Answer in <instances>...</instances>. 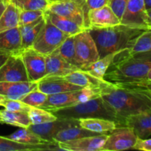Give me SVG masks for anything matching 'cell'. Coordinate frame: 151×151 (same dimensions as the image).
Instances as JSON below:
<instances>
[{
  "instance_id": "obj_1",
  "label": "cell",
  "mask_w": 151,
  "mask_h": 151,
  "mask_svg": "<svg viewBox=\"0 0 151 151\" xmlns=\"http://www.w3.org/2000/svg\"><path fill=\"white\" fill-rule=\"evenodd\" d=\"M151 51L130 55L127 49L118 51L104 75L117 86L151 90Z\"/></svg>"
},
{
  "instance_id": "obj_2",
  "label": "cell",
  "mask_w": 151,
  "mask_h": 151,
  "mask_svg": "<svg viewBox=\"0 0 151 151\" xmlns=\"http://www.w3.org/2000/svg\"><path fill=\"white\" fill-rule=\"evenodd\" d=\"M100 96L122 118L151 111V90L124 88L109 83L101 88Z\"/></svg>"
},
{
  "instance_id": "obj_3",
  "label": "cell",
  "mask_w": 151,
  "mask_h": 151,
  "mask_svg": "<svg viewBox=\"0 0 151 151\" xmlns=\"http://www.w3.org/2000/svg\"><path fill=\"white\" fill-rule=\"evenodd\" d=\"M97 47L99 57L130 49L137 38L147 30L119 24L102 29H88Z\"/></svg>"
},
{
  "instance_id": "obj_4",
  "label": "cell",
  "mask_w": 151,
  "mask_h": 151,
  "mask_svg": "<svg viewBox=\"0 0 151 151\" xmlns=\"http://www.w3.org/2000/svg\"><path fill=\"white\" fill-rule=\"evenodd\" d=\"M51 112L57 118H72L75 119L101 118L114 121L116 122L117 128L125 127V118L119 116L101 96L75 106L51 111Z\"/></svg>"
},
{
  "instance_id": "obj_5",
  "label": "cell",
  "mask_w": 151,
  "mask_h": 151,
  "mask_svg": "<svg viewBox=\"0 0 151 151\" xmlns=\"http://www.w3.org/2000/svg\"><path fill=\"white\" fill-rule=\"evenodd\" d=\"M100 91L101 89L97 88H82L75 91L50 94L41 109L51 111L62 108L75 106L99 97L100 96Z\"/></svg>"
},
{
  "instance_id": "obj_6",
  "label": "cell",
  "mask_w": 151,
  "mask_h": 151,
  "mask_svg": "<svg viewBox=\"0 0 151 151\" xmlns=\"http://www.w3.org/2000/svg\"><path fill=\"white\" fill-rule=\"evenodd\" d=\"M45 10L68 18L83 29L88 28V10L86 0H58L50 3Z\"/></svg>"
},
{
  "instance_id": "obj_7",
  "label": "cell",
  "mask_w": 151,
  "mask_h": 151,
  "mask_svg": "<svg viewBox=\"0 0 151 151\" xmlns=\"http://www.w3.org/2000/svg\"><path fill=\"white\" fill-rule=\"evenodd\" d=\"M45 20V24L32 46L34 50L44 55L54 52L68 37L70 36L58 29L46 18Z\"/></svg>"
},
{
  "instance_id": "obj_8",
  "label": "cell",
  "mask_w": 151,
  "mask_h": 151,
  "mask_svg": "<svg viewBox=\"0 0 151 151\" xmlns=\"http://www.w3.org/2000/svg\"><path fill=\"white\" fill-rule=\"evenodd\" d=\"M75 53L78 66L85 70L100 58L97 47L88 29L75 35Z\"/></svg>"
},
{
  "instance_id": "obj_9",
  "label": "cell",
  "mask_w": 151,
  "mask_h": 151,
  "mask_svg": "<svg viewBox=\"0 0 151 151\" xmlns=\"http://www.w3.org/2000/svg\"><path fill=\"white\" fill-rule=\"evenodd\" d=\"M120 24L140 29H151V16L147 14L143 0H128Z\"/></svg>"
},
{
  "instance_id": "obj_10",
  "label": "cell",
  "mask_w": 151,
  "mask_h": 151,
  "mask_svg": "<svg viewBox=\"0 0 151 151\" xmlns=\"http://www.w3.org/2000/svg\"><path fill=\"white\" fill-rule=\"evenodd\" d=\"M29 81L38 82L46 76L45 55L32 47L22 50L20 52Z\"/></svg>"
},
{
  "instance_id": "obj_11",
  "label": "cell",
  "mask_w": 151,
  "mask_h": 151,
  "mask_svg": "<svg viewBox=\"0 0 151 151\" xmlns=\"http://www.w3.org/2000/svg\"><path fill=\"white\" fill-rule=\"evenodd\" d=\"M100 151H119L133 147L137 137L134 131L127 127H119L111 131Z\"/></svg>"
},
{
  "instance_id": "obj_12",
  "label": "cell",
  "mask_w": 151,
  "mask_h": 151,
  "mask_svg": "<svg viewBox=\"0 0 151 151\" xmlns=\"http://www.w3.org/2000/svg\"><path fill=\"white\" fill-rule=\"evenodd\" d=\"M73 126H80L78 119L72 118H57L55 120L40 125L31 124L28 129L46 141L53 142V137L60 131Z\"/></svg>"
},
{
  "instance_id": "obj_13",
  "label": "cell",
  "mask_w": 151,
  "mask_h": 151,
  "mask_svg": "<svg viewBox=\"0 0 151 151\" xmlns=\"http://www.w3.org/2000/svg\"><path fill=\"white\" fill-rule=\"evenodd\" d=\"M0 81H29L23 60L19 54L11 55L0 68Z\"/></svg>"
},
{
  "instance_id": "obj_14",
  "label": "cell",
  "mask_w": 151,
  "mask_h": 151,
  "mask_svg": "<svg viewBox=\"0 0 151 151\" xmlns=\"http://www.w3.org/2000/svg\"><path fill=\"white\" fill-rule=\"evenodd\" d=\"M108 138V134H99L75 140L57 143L60 150L100 151Z\"/></svg>"
},
{
  "instance_id": "obj_15",
  "label": "cell",
  "mask_w": 151,
  "mask_h": 151,
  "mask_svg": "<svg viewBox=\"0 0 151 151\" xmlns=\"http://www.w3.org/2000/svg\"><path fill=\"white\" fill-rule=\"evenodd\" d=\"M88 29H102L120 24L119 19L109 5L90 10L88 12Z\"/></svg>"
},
{
  "instance_id": "obj_16",
  "label": "cell",
  "mask_w": 151,
  "mask_h": 151,
  "mask_svg": "<svg viewBox=\"0 0 151 151\" xmlns=\"http://www.w3.org/2000/svg\"><path fill=\"white\" fill-rule=\"evenodd\" d=\"M125 126L132 130L137 138H149L151 134V111L126 116Z\"/></svg>"
},
{
  "instance_id": "obj_17",
  "label": "cell",
  "mask_w": 151,
  "mask_h": 151,
  "mask_svg": "<svg viewBox=\"0 0 151 151\" xmlns=\"http://www.w3.org/2000/svg\"><path fill=\"white\" fill-rule=\"evenodd\" d=\"M46 77H60L77 70H81L62 58L55 51L45 55Z\"/></svg>"
},
{
  "instance_id": "obj_18",
  "label": "cell",
  "mask_w": 151,
  "mask_h": 151,
  "mask_svg": "<svg viewBox=\"0 0 151 151\" xmlns=\"http://www.w3.org/2000/svg\"><path fill=\"white\" fill-rule=\"evenodd\" d=\"M60 79L66 81L70 83L79 86L82 88H90L101 89L109 82L93 76L86 71L77 70L64 76L57 77Z\"/></svg>"
},
{
  "instance_id": "obj_19",
  "label": "cell",
  "mask_w": 151,
  "mask_h": 151,
  "mask_svg": "<svg viewBox=\"0 0 151 151\" xmlns=\"http://www.w3.org/2000/svg\"><path fill=\"white\" fill-rule=\"evenodd\" d=\"M38 82L0 81V94L10 100H22L27 94L37 88Z\"/></svg>"
},
{
  "instance_id": "obj_20",
  "label": "cell",
  "mask_w": 151,
  "mask_h": 151,
  "mask_svg": "<svg viewBox=\"0 0 151 151\" xmlns=\"http://www.w3.org/2000/svg\"><path fill=\"white\" fill-rule=\"evenodd\" d=\"M37 88L47 95H50L81 89L82 87L70 83L57 77H46L38 81Z\"/></svg>"
},
{
  "instance_id": "obj_21",
  "label": "cell",
  "mask_w": 151,
  "mask_h": 151,
  "mask_svg": "<svg viewBox=\"0 0 151 151\" xmlns=\"http://www.w3.org/2000/svg\"><path fill=\"white\" fill-rule=\"evenodd\" d=\"M0 50L10 55L22 52V38L19 27L0 32Z\"/></svg>"
},
{
  "instance_id": "obj_22",
  "label": "cell",
  "mask_w": 151,
  "mask_h": 151,
  "mask_svg": "<svg viewBox=\"0 0 151 151\" xmlns=\"http://www.w3.org/2000/svg\"><path fill=\"white\" fill-rule=\"evenodd\" d=\"M60 150L55 142L44 145H26L0 136V151H46Z\"/></svg>"
},
{
  "instance_id": "obj_23",
  "label": "cell",
  "mask_w": 151,
  "mask_h": 151,
  "mask_svg": "<svg viewBox=\"0 0 151 151\" xmlns=\"http://www.w3.org/2000/svg\"><path fill=\"white\" fill-rule=\"evenodd\" d=\"M45 22L46 20L44 15L34 22L19 26L21 38H22V50L32 47L34 41L36 39L38 33Z\"/></svg>"
},
{
  "instance_id": "obj_24",
  "label": "cell",
  "mask_w": 151,
  "mask_h": 151,
  "mask_svg": "<svg viewBox=\"0 0 151 151\" xmlns=\"http://www.w3.org/2000/svg\"><path fill=\"white\" fill-rule=\"evenodd\" d=\"M44 17L58 29L69 35H75L85 29L74 21L48 10H44Z\"/></svg>"
},
{
  "instance_id": "obj_25",
  "label": "cell",
  "mask_w": 151,
  "mask_h": 151,
  "mask_svg": "<svg viewBox=\"0 0 151 151\" xmlns=\"http://www.w3.org/2000/svg\"><path fill=\"white\" fill-rule=\"evenodd\" d=\"M78 120H79L80 126L99 134L110 133L111 131L117 128L116 122L106 119L87 118V119H80Z\"/></svg>"
},
{
  "instance_id": "obj_26",
  "label": "cell",
  "mask_w": 151,
  "mask_h": 151,
  "mask_svg": "<svg viewBox=\"0 0 151 151\" xmlns=\"http://www.w3.org/2000/svg\"><path fill=\"white\" fill-rule=\"evenodd\" d=\"M99 135V134L93 131H88L81 126H73L66 128L58 133L53 137V142L55 143L63 142L70 140L78 139L83 137H91V136Z\"/></svg>"
},
{
  "instance_id": "obj_27",
  "label": "cell",
  "mask_w": 151,
  "mask_h": 151,
  "mask_svg": "<svg viewBox=\"0 0 151 151\" xmlns=\"http://www.w3.org/2000/svg\"><path fill=\"white\" fill-rule=\"evenodd\" d=\"M0 119L1 123L22 128H27L31 125L27 113L24 112L10 111L6 109L0 110Z\"/></svg>"
},
{
  "instance_id": "obj_28",
  "label": "cell",
  "mask_w": 151,
  "mask_h": 151,
  "mask_svg": "<svg viewBox=\"0 0 151 151\" xmlns=\"http://www.w3.org/2000/svg\"><path fill=\"white\" fill-rule=\"evenodd\" d=\"M20 10L9 2L0 16V32L19 27Z\"/></svg>"
},
{
  "instance_id": "obj_29",
  "label": "cell",
  "mask_w": 151,
  "mask_h": 151,
  "mask_svg": "<svg viewBox=\"0 0 151 151\" xmlns=\"http://www.w3.org/2000/svg\"><path fill=\"white\" fill-rule=\"evenodd\" d=\"M9 139L17 142L26 145H44L51 143L46 141L28 128H22L7 136Z\"/></svg>"
},
{
  "instance_id": "obj_30",
  "label": "cell",
  "mask_w": 151,
  "mask_h": 151,
  "mask_svg": "<svg viewBox=\"0 0 151 151\" xmlns=\"http://www.w3.org/2000/svg\"><path fill=\"white\" fill-rule=\"evenodd\" d=\"M116 52L110 53L109 55H106L104 57L100 58L98 60H96L94 63H91L90 66H88L85 70L88 73L91 74L93 76L96 77L97 78L103 80L104 79V75L106 72H107L108 69L111 64L112 61L114 60Z\"/></svg>"
},
{
  "instance_id": "obj_31",
  "label": "cell",
  "mask_w": 151,
  "mask_h": 151,
  "mask_svg": "<svg viewBox=\"0 0 151 151\" xmlns=\"http://www.w3.org/2000/svg\"><path fill=\"white\" fill-rule=\"evenodd\" d=\"M55 51L66 62L78 67L75 53V35L68 37Z\"/></svg>"
},
{
  "instance_id": "obj_32",
  "label": "cell",
  "mask_w": 151,
  "mask_h": 151,
  "mask_svg": "<svg viewBox=\"0 0 151 151\" xmlns=\"http://www.w3.org/2000/svg\"><path fill=\"white\" fill-rule=\"evenodd\" d=\"M151 51V29L144 31L134 42V45L127 52L130 55L139 54Z\"/></svg>"
},
{
  "instance_id": "obj_33",
  "label": "cell",
  "mask_w": 151,
  "mask_h": 151,
  "mask_svg": "<svg viewBox=\"0 0 151 151\" xmlns=\"http://www.w3.org/2000/svg\"><path fill=\"white\" fill-rule=\"evenodd\" d=\"M32 125H40L52 122L57 119L51 111L41 108L32 107L27 113Z\"/></svg>"
},
{
  "instance_id": "obj_34",
  "label": "cell",
  "mask_w": 151,
  "mask_h": 151,
  "mask_svg": "<svg viewBox=\"0 0 151 151\" xmlns=\"http://www.w3.org/2000/svg\"><path fill=\"white\" fill-rule=\"evenodd\" d=\"M20 10H45L49 5L48 0H10Z\"/></svg>"
},
{
  "instance_id": "obj_35",
  "label": "cell",
  "mask_w": 151,
  "mask_h": 151,
  "mask_svg": "<svg viewBox=\"0 0 151 151\" xmlns=\"http://www.w3.org/2000/svg\"><path fill=\"white\" fill-rule=\"evenodd\" d=\"M47 94L35 88L27 94L21 100L31 107L41 108L47 101Z\"/></svg>"
},
{
  "instance_id": "obj_36",
  "label": "cell",
  "mask_w": 151,
  "mask_h": 151,
  "mask_svg": "<svg viewBox=\"0 0 151 151\" xmlns=\"http://www.w3.org/2000/svg\"><path fill=\"white\" fill-rule=\"evenodd\" d=\"M44 15V10H20L19 26L30 23Z\"/></svg>"
},
{
  "instance_id": "obj_37",
  "label": "cell",
  "mask_w": 151,
  "mask_h": 151,
  "mask_svg": "<svg viewBox=\"0 0 151 151\" xmlns=\"http://www.w3.org/2000/svg\"><path fill=\"white\" fill-rule=\"evenodd\" d=\"M3 107L4 108V109L10 111L24 112V113H28L32 108L22 100H10V99H7Z\"/></svg>"
},
{
  "instance_id": "obj_38",
  "label": "cell",
  "mask_w": 151,
  "mask_h": 151,
  "mask_svg": "<svg viewBox=\"0 0 151 151\" xmlns=\"http://www.w3.org/2000/svg\"><path fill=\"white\" fill-rule=\"evenodd\" d=\"M127 2H128V0H110L108 5L111 8L114 13L120 20Z\"/></svg>"
},
{
  "instance_id": "obj_39",
  "label": "cell",
  "mask_w": 151,
  "mask_h": 151,
  "mask_svg": "<svg viewBox=\"0 0 151 151\" xmlns=\"http://www.w3.org/2000/svg\"><path fill=\"white\" fill-rule=\"evenodd\" d=\"M131 149L143 151H151V139L150 138H137L135 144Z\"/></svg>"
},
{
  "instance_id": "obj_40",
  "label": "cell",
  "mask_w": 151,
  "mask_h": 151,
  "mask_svg": "<svg viewBox=\"0 0 151 151\" xmlns=\"http://www.w3.org/2000/svg\"><path fill=\"white\" fill-rule=\"evenodd\" d=\"M110 0H86V7L88 12L90 10L100 8L105 5H108Z\"/></svg>"
},
{
  "instance_id": "obj_41",
  "label": "cell",
  "mask_w": 151,
  "mask_h": 151,
  "mask_svg": "<svg viewBox=\"0 0 151 151\" xmlns=\"http://www.w3.org/2000/svg\"><path fill=\"white\" fill-rule=\"evenodd\" d=\"M10 55L7 54V53L0 50V68H1V66L5 63L6 60H7V58L10 57Z\"/></svg>"
},
{
  "instance_id": "obj_42",
  "label": "cell",
  "mask_w": 151,
  "mask_h": 151,
  "mask_svg": "<svg viewBox=\"0 0 151 151\" xmlns=\"http://www.w3.org/2000/svg\"><path fill=\"white\" fill-rule=\"evenodd\" d=\"M147 14L151 16V0H143Z\"/></svg>"
},
{
  "instance_id": "obj_43",
  "label": "cell",
  "mask_w": 151,
  "mask_h": 151,
  "mask_svg": "<svg viewBox=\"0 0 151 151\" xmlns=\"http://www.w3.org/2000/svg\"><path fill=\"white\" fill-rule=\"evenodd\" d=\"M7 3H0V16H1V14H2V13L4 12V10H5L6 7H7Z\"/></svg>"
},
{
  "instance_id": "obj_44",
  "label": "cell",
  "mask_w": 151,
  "mask_h": 151,
  "mask_svg": "<svg viewBox=\"0 0 151 151\" xmlns=\"http://www.w3.org/2000/svg\"><path fill=\"white\" fill-rule=\"evenodd\" d=\"M6 100H7V98H6V97H4V96H2L0 94V106H4Z\"/></svg>"
},
{
  "instance_id": "obj_45",
  "label": "cell",
  "mask_w": 151,
  "mask_h": 151,
  "mask_svg": "<svg viewBox=\"0 0 151 151\" xmlns=\"http://www.w3.org/2000/svg\"><path fill=\"white\" fill-rule=\"evenodd\" d=\"M7 3V4H8L9 2H10V0H0V3Z\"/></svg>"
},
{
  "instance_id": "obj_46",
  "label": "cell",
  "mask_w": 151,
  "mask_h": 151,
  "mask_svg": "<svg viewBox=\"0 0 151 151\" xmlns=\"http://www.w3.org/2000/svg\"><path fill=\"white\" fill-rule=\"evenodd\" d=\"M56 1H58V0H48L49 3H52V2H55Z\"/></svg>"
},
{
  "instance_id": "obj_47",
  "label": "cell",
  "mask_w": 151,
  "mask_h": 151,
  "mask_svg": "<svg viewBox=\"0 0 151 151\" xmlns=\"http://www.w3.org/2000/svg\"><path fill=\"white\" fill-rule=\"evenodd\" d=\"M0 123H1V119H0Z\"/></svg>"
}]
</instances>
